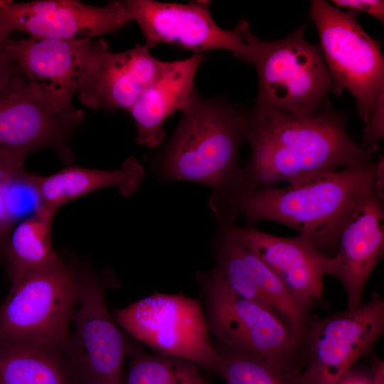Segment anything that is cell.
Masks as SVG:
<instances>
[{
  "instance_id": "1",
  "label": "cell",
  "mask_w": 384,
  "mask_h": 384,
  "mask_svg": "<svg viewBox=\"0 0 384 384\" xmlns=\"http://www.w3.org/2000/svg\"><path fill=\"white\" fill-rule=\"evenodd\" d=\"M250 152L240 188L293 183L372 161L375 153L349 136L345 112L323 105L312 117L291 113L256 115L250 110ZM235 190V191H236Z\"/></svg>"
},
{
  "instance_id": "2",
  "label": "cell",
  "mask_w": 384,
  "mask_h": 384,
  "mask_svg": "<svg viewBox=\"0 0 384 384\" xmlns=\"http://www.w3.org/2000/svg\"><path fill=\"white\" fill-rule=\"evenodd\" d=\"M377 161L345 167L283 187L240 188L210 206L218 225L272 221L297 230L299 235L330 256L362 197L374 186Z\"/></svg>"
},
{
  "instance_id": "3",
  "label": "cell",
  "mask_w": 384,
  "mask_h": 384,
  "mask_svg": "<svg viewBox=\"0 0 384 384\" xmlns=\"http://www.w3.org/2000/svg\"><path fill=\"white\" fill-rule=\"evenodd\" d=\"M250 119V110L197 93L181 112L170 141L151 161V170L163 183L189 181L210 188V201L227 197L239 185V150L247 140Z\"/></svg>"
},
{
  "instance_id": "4",
  "label": "cell",
  "mask_w": 384,
  "mask_h": 384,
  "mask_svg": "<svg viewBox=\"0 0 384 384\" xmlns=\"http://www.w3.org/2000/svg\"><path fill=\"white\" fill-rule=\"evenodd\" d=\"M306 26L278 41H267L253 34L245 21L244 47L235 55L254 66L258 78L256 115L291 113L312 117L325 105L334 85L319 44L304 38Z\"/></svg>"
},
{
  "instance_id": "5",
  "label": "cell",
  "mask_w": 384,
  "mask_h": 384,
  "mask_svg": "<svg viewBox=\"0 0 384 384\" xmlns=\"http://www.w3.org/2000/svg\"><path fill=\"white\" fill-rule=\"evenodd\" d=\"M195 278L205 298V316L214 340L279 369L302 372L303 338L274 314L242 297L215 266Z\"/></svg>"
},
{
  "instance_id": "6",
  "label": "cell",
  "mask_w": 384,
  "mask_h": 384,
  "mask_svg": "<svg viewBox=\"0 0 384 384\" xmlns=\"http://www.w3.org/2000/svg\"><path fill=\"white\" fill-rule=\"evenodd\" d=\"M80 297L79 269L60 256L12 284L0 308V339L61 348Z\"/></svg>"
},
{
  "instance_id": "7",
  "label": "cell",
  "mask_w": 384,
  "mask_h": 384,
  "mask_svg": "<svg viewBox=\"0 0 384 384\" xmlns=\"http://www.w3.org/2000/svg\"><path fill=\"white\" fill-rule=\"evenodd\" d=\"M356 14L323 0L311 1L309 16L318 31L319 46L334 94L348 90L366 124L384 92V59L380 42L363 29Z\"/></svg>"
},
{
  "instance_id": "8",
  "label": "cell",
  "mask_w": 384,
  "mask_h": 384,
  "mask_svg": "<svg viewBox=\"0 0 384 384\" xmlns=\"http://www.w3.org/2000/svg\"><path fill=\"white\" fill-rule=\"evenodd\" d=\"M114 318L155 353L186 360L219 375V360L201 298L156 292L117 309Z\"/></svg>"
},
{
  "instance_id": "9",
  "label": "cell",
  "mask_w": 384,
  "mask_h": 384,
  "mask_svg": "<svg viewBox=\"0 0 384 384\" xmlns=\"http://www.w3.org/2000/svg\"><path fill=\"white\" fill-rule=\"evenodd\" d=\"M84 119L71 97L28 81L18 69L0 90V149L26 158L50 148L70 164L68 139Z\"/></svg>"
},
{
  "instance_id": "10",
  "label": "cell",
  "mask_w": 384,
  "mask_h": 384,
  "mask_svg": "<svg viewBox=\"0 0 384 384\" xmlns=\"http://www.w3.org/2000/svg\"><path fill=\"white\" fill-rule=\"evenodd\" d=\"M80 297L61 349L75 384H123L130 345L110 313L105 288L93 271L79 268Z\"/></svg>"
},
{
  "instance_id": "11",
  "label": "cell",
  "mask_w": 384,
  "mask_h": 384,
  "mask_svg": "<svg viewBox=\"0 0 384 384\" xmlns=\"http://www.w3.org/2000/svg\"><path fill=\"white\" fill-rule=\"evenodd\" d=\"M384 334V300L367 302L326 317L310 316L303 335L304 384H336Z\"/></svg>"
},
{
  "instance_id": "12",
  "label": "cell",
  "mask_w": 384,
  "mask_h": 384,
  "mask_svg": "<svg viewBox=\"0 0 384 384\" xmlns=\"http://www.w3.org/2000/svg\"><path fill=\"white\" fill-rule=\"evenodd\" d=\"M130 21H134L153 48L168 44L193 53L226 50L233 56L244 47L243 27L240 20L233 29H224L213 20L210 1H193L188 4L154 0H126Z\"/></svg>"
},
{
  "instance_id": "13",
  "label": "cell",
  "mask_w": 384,
  "mask_h": 384,
  "mask_svg": "<svg viewBox=\"0 0 384 384\" xmlns=\"http://www.w3.org/2000/svg\"><path fill=\"white\" fill-rule=\"evenodd\" d=\"M130 22L124 1L95 6L75 0L17 3L0 0V37L21 31L37 38L75 39L101 37Z\"/></svg>"
},
{
  "instance_id": "14",
  "label": "cell",
  "mask_w": 384,
  "mask_h": 384,
  "mask_svg": "<svg viewBox=\"0 0 384 384\" xmlns=\"http://www.w3.org/2000/svg\"><path fill=\"white\" fill-rule=\"evenodd\" d=\"M152 48L145 43L112 53L102 38L93 41L78 91L80 102L95 110L129 111L165 64Z\"/></svg>"
},
{
  "instance_id": "15",
  "label": "cell",
  "mask_w": 384,
  "mask_h": 384,
  "mask_svg": "<svg viewBox=\"0 0 384 384\" xmlns=\"http://www.w3.org/2000/svg\"><path fill=\"white\" fill-rule=\"evenodd\" d=\"M265 262L282 281L293 297L310 311L324 293L331 256L300 235L282 237L235 223L218 226Z\"/></svg>"
},
{
  "instance_id": "16",
  "label": "cell",
  "mask_w": 384,
  "mask_h": 384,
  "mask_svg": "<svg viewBox=\"0 0 384 384\" xmlns=\"http://www.w3.org/2000/svg\"><path fill=\"white\" fill-rule=\"evenodd\" d=\"M384 197L372 187L362 197L340 234L327 275L343 287L347 308L363 301L366 284L384 255Z\"/></svg>"
},
{
  "instance_id": "17",
  "label": "cell",
  "mask_w": 384,
  "mask_h": 384,
  "mask_svg": "<svg viewBox=\"0 0 384 384\" xmlns=\"http://www.w3.org/2000/svg\"><path fill=\"white\" fill-rule=\"evenodd\" d=\"M205 60L203 54H193L165 62L128 111L136 125L137 144L155 148L163 142L165 121L176 112L186 110L198 93L195 78Z\"/></svg>"
},
{
  "instance_id": "18",
  "label": "cell",
  "mask_w": 384,
  "mask_h": 384,
  "mask_svg": "<svg viewBox=\"0 0 384 384\" xmlns=\"http://www.w3.org/2000/svg\"><path fill=\"white\" fill-rule=\"evenodd\" d=\"M92 39L7 40L14 63L31 82L70 97L79 90Z\"/></svg>"
},
{
  "instance_id": "19",
  "label": "cell",
  "mask_w": 384,
  "mask_h": 384,
  "mask_svg": "<svg viewBox=\"0 0 384 384\" xmlns=\"http://www.w3.org/2000/svg\"><path fill=\"white\" fill-rule=\"evenodd\" d=\"M145 171L134 156L128 157L115 170L69 166L48 176L36 175L41 206L58 210L63 205L97 190L114 187L123 196L137 191Z\"/></svg>"
},
{
  "instance_id": "20",
  "label": "cell",
  "mask_w": 384,
  "mask_h": 384,
  "mask_svg": "<svg viewBox=\"0 0 384 384\" xmlns=\"http://www.w3.org/2000/svg\"><path fill=\"white\" fill-rule=\"evenodd\" d=\"M0 384H75L60 347L0 339Z\"/></svg>"
},
{
  "instance_id": "21",
  "label": "cell",
  "mask_w": 384,
  "mask_h": 384,
  "mask_svg": "<svg viewBox=\"0 0 384 384\" xmlns=\"http://www.w3.org/2000/svg\"><path fill=\"white\" fill-rule=\"evenodd\" d=\"M56 212L41 206L11 230L0 261L7 270L11 285L48 266L59 256L52 241V224Z\"/></svg>"
},
{
  "instance_id": "22",
  "label": "cell",
  "mask_w": 384,
  "mask_h": 384,
  "mask_svg": "<svg viewBox=\"0 0 384 384\" xmlns=\"http://www.w3.org/2000/svg\"><path fill=\"white\" fill-rule=\"evenodd\" d=\"M123 384H208L198 367L186 360L149 353L130 345Z\"/></svg>"
},
{
  "instance_id": "23",
  "label": "cell",
  "mask_w": 384,
  "mask_h": 384,
  "mask_svg": "<svg viewBox=\"0 0 384 384\" xmlns=\"http://www.w3.org/2000/svg\"><path fill=\"white\" fill-rule=\"evenodd\" d=\"M26 158L0 149V179L6 210L14 226L41 206L36 174L24 167Z\"/></svg>"
},
{
  "instance_id": "24",
  "label": "cell",
  "mask_w": 384,
  "mask_h": 384,
  "mask_svg": "<svg viewBox=\"0 0 384 384\" xmlns=\"http://www.w3.org/2000/svg\"><path fill=\"white\" fill-rule=\"evenodd\" d=\"M219 375L227 384H304L300 373L288 372L215 340Z\"/></svg>"
},
{
  "instance_id": "25",
  "label": "cell",
  "mask_w": 384,
  "mask_h": 384,
  "mask_svg": "<svg viewBox=\"0 0 384 384\" xmlns=\"http://www.w3.org/2000/svg\"><path fill=\"white\" fill-rule=\"evenodd\" d=\"M384 137V92L376 102L372 117L363 129L362 144L367 148L377 151L378 143Z\"/></svg>"
},
{
  "instance_id": "26",
  "label": "cell",
  "mask_w": 384,
  "mask_h": 384,
  "mask_svg": "<svg viewBox=\"0 0 384 384\" xmlns=\"http://www.w3.org/2000/svg\"><path fill=\"white\" fill-rule=\"evenodd\" d=\"M336 384H384V362L375 357L368 369L352 368Z\"/></svg>"
},
{
  "instance_id": "27",
  "label": "cell",
  "mask_w": 384,
  "mask_h": 384,
  "mask_svg": "<svg viewBox=\"0 0 384 384\" xmlns=\"http://www.w3.org/2000/svg\"><path fill=\"white\" fill-rule=\"evenodd\" d=\"M331 4L338 9L346 8L355 14L364 12L384 22V1L380 0H333Z\"/></svg>"
},
{
  "instance_id": "28",
  "label": "cell",
  "mask_w": 384,
  "mask_h": 384,
  "mask_svg": "<svg viewBox=\"0 0 384 384\" xmlns=\"http://www.w3.org/2000/svg\"><path fill=\"white\" fill-rule=\"evenodd\" d=\"M9 38L0 37V90L10 82L18 70L7 46Z\"/></svg>"
},
{
  "instance_id": "29",
  "label": "cell",
  "mask_w": 384,
  "mask_h": 384,
  "mask_svg": "<svg viewBox=\"0 0 384 384\" xmlns=\"http://www.w3.org/2000/svg\"><path fill=\"white\" fill-rule=\"evenodd\" d=\"M14 228L5 207L3 190L0 179V259L11 230Z\"/></svg>"
}]
</instances>
